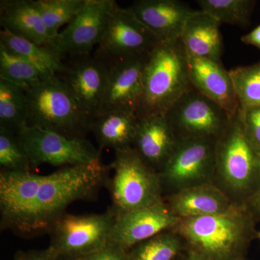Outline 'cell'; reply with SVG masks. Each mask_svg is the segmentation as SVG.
<instances>
[{"instance_id": "6da1fadb", "label": "cell", "mask_w": 260, "mask_h": 260, "mask_svg": "<svg viewBox=\"0 0 260 260\" xmlns=\"http://www.w3.org/2000/svg\"><path fill=\"white\" fill-rule=\"evenodd\" d=\"M107 167L101 160L87 165L60 168L44 175L20 236L34 237L49 232L72 203L91 200L107 184Z\"/></svg>"}, {"instance_id": "7a4b0ae2", "label": "cell", "mask_w": 260, "mask_h": 260, "mask_svg": "<svg viewBox=\"0 0 260 260\" xmlns=\"http://www.w3.org/2000/svg\"><path fill=\"white\" fill-rule=\"evenodd\" d=\"M192 87L180 39L160 42L149 54L142 80L138 119L165 114Z\"/></svg>"}, {"instance_id": "3957f363", "label": "cell", "mask_w": 260, "mask_h": 260, "mask_svg": "<svg viewBox=\"0 0 260 260\" xmlns=\"http://www.w3.org/2000/svg\"><path fill=\"white\" fill-rule=\"evenodd\" d=\"M174 230L208 260L230 259L255 235L254 217L244 205L218 215L181 218Z\"/></svg>"}, {"instance_id": "277c9868", "label": "cell", "mask_w": 260, "mask_h": 260, "mask_svg": "<svg viewBox=\"0 0 260 260\" xmlns=\"http://www.w3.org/2000/svg\"><path fill=\"white\" fill-rule=\"evenodd\" d=\"M214 174L242 205L260 189V150L246 134L240 109L217 140Z\"/></svg>"}, {"instance_id": "5b68a950", "label": "cell", "mask_w": 260, "mask_h": 260, "mask_svg": "<svg viewBox=\"0 0 260 260\" xmlns=\"http://www.w3.org/2000/svg\"><path fill=\"white\" fill-rule=\"evenodd\" d=\"M25 93L28 99V126L79 138H85L90 131V121L57 75L44 78L25 90Z\"/></svg>"}, {"instance_id": "8992f818", "label": "cell", "mask_w": 260, "mask_h": 260, "mask_svg": "<svg viewBox=\"0 0 260 260\" xmlns=\"http://www.w3.org/2000/svg\"><path fill=\"white\" fill-rule=\"evenodd\" d=\"M109 168L114 175L107 183L116 215L162 203L160 174L133 148L115 152Z\"/></svg>"}, {"instance_id": "52a82bcc", "label": "cell", "mask_w": 260, "mask_h": 260, "mask_svg": "<svg viewBox=\"0 0 260 260\" xmlns=\"http://www.w3.org/2000/svg\"><path fill=\"white\" fill-rule=\"evenodd\" d=\"M32 169L42 164L61 168L87 165L101 160L102 150L85 138L27 126L17 135Z\"/></svg>"}, {"instance_id": "ba28073f", "label": "cell", "mask_w": 260, "mask_h": 260, "mask_svg": "<svg viewBox=\"0 0 260 260\" xmlns=\"http://www.w3.org/2000/svg\"><path fill=\"white\" fill-rule=\"evenodd\" d=\"M116 216L111 208L100 214L66 213L53 223L48 232L50 245L59 255L82 258L92 254L112 242Z\"/></svg>"}, {"instance_id": "9c48e42d", "label": "cell", "mask_w": 260, "mask_h": 260, "mask_svg": "<svg viewBox=\"0 0 260 260\" xmlns=\"http://www.w3.org/2000/svg\"><path fill=\"white\" fill-rule=\"evenodd\" d=\"M164 115L178 140H218L232 120L220 106L193 86Z\"/></svg>"}, {"instance_id": "30bf717a", "label": "cell", "mask_w": 260, "mask_h": 260, "mask_svg": "<svg viewBox=\"0 0 260 260\" xmlns=\"http://www.w3.org/2000/svg\"><path fill=\"white\" fill-rule=\"evenodd\" d=\"M160 42L129 7L116 3L95 54L106 60L150 54Z\"/></svg>"}, {"instance_id": "8fae6325", "label": "cell", "mask_w": 260, "mask_h": 260, "mask_svg": "<svg viewBox=\"0 0 260 260\" xmlns=\"http://www.w3.org/2000/svg\"><path fill=\"white\" fill-rule=\"evenodd\" d=\"M109 62L97 54L69 58L57 76L91 124L103 111Z\"/></svg>"}, {"instance_id": "7c38bea8", "label": "cell", "mask_w": 260, "mask_h": 260, "mask_svg": "<svg viewBox=\"0 0 260 260\" xmlns=\"http://www.w3.org/2000/svg\"><path fill=\"white\" fill-rule=\"evenodd\" d=\"M114 0H85L78 15L58 34L50 46L63 58L91 54L102 42Z\"/></svg>"}, {"instance_id": "4fadbf2b", "label": "cell", "mask_w": 260, "mask_h": 260, "mask_svg": "<svg viewBox=\"0 0 260 260\" xmlns=\"http://www.w3.org/2000/svg\"><path fill=\"white\" fill-rule=\"evenodd\" d=\"M217 140H181L160 170L161 181L181 189L208 182L215 169Z\"/></svg>"}, {"instance_id": "5bb4252c", "label": "cell", "mask_w": 260, "mask_h": 260, "mask_svg": "<svg viewBox=\"0 0 260 260\" xmlns=\"http://www.w3.org/2000/svg\"><path fill=\"white\" fill-rule=\"evenodd\" d=\"M148 56L140 54L107 60L109 68L102 112L124 111L136 114Z\"/></svg>"}, {"instance_id": "9a60e30c", "label": "cell", "mask_w": 260, "mask_h": 260, "mask_svg": "<svg viewBox=\"0 0 260 260\" xmlns=\"http://www.w3.org/2000/svg\"><path fill=\"white\" fill-rule=\"evenodd\" d=\"M164 202L158 204L117 214L112 242L126 250L150 238L174 229L181 220Z\"/></svg>"}, {"instance_id": "2e32d148", "label": "cell", "mask_w": 260, "mask_h": 260, "mask_svg": "<svg viewBox=\"0 0 260 260\" xmlns=\"http://www.w3.org/2000/svg\"><path fill=\"white\" fill-rule=\"evenodd\" d=\"M129 8L160 42L180 39L186 21L197 10L178 0H138Z\"/></svg>"}, {"instance_id": "e0dca14e", "label": "cell", "mask_w": 260, "mask_h": 260, "mask_svg": "<svg viewBox=\"0 0 260 260\" xmlns=\"http://www.w3.org/2000/svg\"><path fill=\"white\" fill-rule=\"evenodd\" d=\"M187 67L192 86L234 117L239 102L230 73L223 64L187 55Z\"/></svg>"}, {"instance_id": "ac0fdd59", "label": "cell", "mask_w": 260, "mask_h": 260, "mask_svg": "<svg viewBox=\"0 0 260 260\" xmlns=\"http://www.w3.org/2000/svg\"><path fill=\"white\" fill-rule=\"evenodd\" d=\"M178 141L165 115L157 114L139 119L133 148L149 167L161 170Z\"/></svg>"}, {"instance_id": "d6986e66", "label": "cell", "mask_w": 260, "mask_h": 260, "mask_svg": "<svg viewBox=\"0 0 260 260\" xmlns=\"http://www.w3.org/2000/svg\"><path fill=\"white\" fill-rule=\"evenodd\" d=\"M233 205L223 190L209 182L181 189L169 200V208L180 218L218 215Z\"/></svg>"}, {"instance_id": "ffe728a7", "label": "cell", "mask_w": 260, "mask_h": 260, "mask_svg": "<svg viewBox=\"0 0 260 260\" xmlns=\"http://www.w3.org/2000/svg\"><path fill=\"white\" fill-rule=\"evenodd\" d=\"M220 25L211 15L197 10L186 21L180 38L186 54L222 64Z\"/></svg>"}, {"instance_id": "44dd1931", "label": "cell", "mask_w": 260, "mask_h": 260, "mask_svg": "<svg viewBox=\"0 0 260 260\" xmlns=\"http://www.w3.org/2000/svg\"><path fill=\"white\" fill-rule=\"evenodd\" d=\"M0 25L3 30L39 45L50 47L52 44L32 0H1Z\"/></svg>"}, {"instance_id": "7402d4cb", "label": "cell", "mask_w": 260, "mask_h": 260, "mask_svg": "<svg viewBox=\"0 0 260 260\" xmlns=\"http://www.w3.org/2000/svg\"><path fill=\"white\" fill-rule=\"evenodd\" d=\"M138 116L124 111L102 112L90 124L99 145V150L112 148L114 151L133 148L138 127Z\"/></svg>"}, {"instance_id": "603a6c76", "label": "cell", "mask_w": 260, "mask_h": 260, "mask_svg": "<svg viewBox=\"0 0 260 260\" xmlns=\"http://www.w3.org/2000/svg\"><path fill=\"white\" fill-rule=\"evenodd\" d=\"M0 44L10 52L31 63L45 77L57 75L64 67L63 58L50 47L39 45L3 29L0 31Z\"/></svg>"}, {"instance_id": "cb8c5ba5", "label": "cell", "mask_w": 260, "mask_h": 260, "mask_svg": "<svg viewBox=\"0 0 260 260\" xmlns=\"http://www.w3.org/2000/svg\"><path fill=\"white\" fill-rule=\"evenodd\" d=\"M28 107L25 90L0 79V129L18 135L28 126Z\"/></svg>"}, {"instance_id": "d4e9b609", "label": "cell", "mask_w": 260, "mask_h": 260, "mask_svg": "<svg viewBox=\"0 0 260 260\" xmlns=\"http://www.w3.org/2000/svg\"><path fill=\"white\" fill-rule=\"evenodd\" d=\"M42 17L49 37L54 40L59 29L78 15L85 0H32Z\"/></svg>"}, {"instance_id": "484cf974", "label": "cell", "mask_w": 260, "mask_h": 260, "mask_svg": "<svg viewBox=\"0 0 260 260\" xmlns=\"http://www.w3.org/2000/svg\"><path fill=\"white\" fill-rule=\"evenodd\" d=\"M46 78L31 63L10 52L0 44V79L26 90Z\"/></svg>"}, {"instance_id": "4316f807", "label": "cell", "mask_w": 260, "mask_h": 260, "mask_svg": "<svg viewBox=\"0 0 260 260\" xmlns=\"http://www.w3.org/2000/svg\"><path fill=\"white\" fill-rule=\"evenodd\" d=\"M200 10L218 20L237 26H246L249 23L255 1L251 0H198Z\"/></svg>"}, {"instance_id": "83f0119b", "label": "cell", "mask_w": 260, "mask_h": 260, "mask_svg": "<svg viewBox=\"0 0 260 260\" xmlns=\"http://www.w3.org/2000/svg\"><path fill=\"white\" fill-rule=\"evenodd\" d=\"M239 102V109L245 110L260 107V62L238 67L229 71Z\"/></svg>"}, {"instance_id": "f1b7e54d", "label": "cell", "mask_w": 260, "mask_h": 260, "mask_svg": "<svg viewBox=\"0 0 260 260\" xmlns=\"http://www.w3.org/2000/svg\"><path fill=\"white\" fill-rule=\"evenodd\" d=\"M179 249L177 236L162 232L129 249L127 260H173Z\"/></svg>"}, {"instance_id": "f546056e", "label": "cell", "mask_w": 260, "mask_h": 260, "mask_svg": "<svg viewBox=\"0 0 260 260\" xmlns=\"http://www.w3.org/2000/svg\"><path fill=\"white\" fill-rule=\"evenodd\" d=\"M0 167L2 171L30 172L32 167L18 137L8 130L0 129Z\"/></svg>"}, {"instance_id": "4dcf8cb0", "label": "cell", "mask_w": 260, "mask_h": 260, "mask_svg": "<svg viewBox=\"0 0 260 260\" xmlns=\"http://www.w3.org/2000/svg\"><path fill=\"white\" fill-rule=\"evenodd\" d=\"M240 113L246 134L260 150V107L249 108L245 110L240 109Z\"/></svg>"}, {"instance_id": "1f68e13d", "label": "cell", "mask_w": 260, "mask_h": 260, "mask_svg": "<svg viewBox=\"0 0 260 260\" xmlns=\"http://www.w3.org/2000/svg\"><path fill=\"white\" fill-rule=\"evenodd\" d=\"M128 250L114 243H109L92 254L80 258V260H127Z\"/></svg>"}, {"instance_id": "d6a6232c", "label": "cell", "mask_w": 260, "mask_h": 260, "mask_svg": "<svg viewBox=\"0 0 260 260\" xmlns=\"http://www.w3.org/2000/svg\"><path fill=\"white\" fill-rule=\"evenodd\" d=\"M59 256L53 246L41 250L20 251L15 254L13 260H56Z\"/></svg>"}, {"instance_id": "836d02e7", "label": "cell", "mask_w": 260, "mask_h": 260, "mask_svg": "<svg viewBox=\"0 0 260 260\" xmlns=\"http://www.w3.org/2000/svg\"><path fill=\"white\" fill-rule=\"evenodd\" d=\"M244 205H245L254 219H260V189L254 193Z\"/></svg>"}, {"instance_id": "e575fe53", "label": "cell", "mask_w": 260, "mask_h": 260, "mask_svg": "<svg viewBox=\"0 0 260 260\" xmlns=\"http://www.w3.org/2000/svg\"><path fill=\"white\" fill-rule=\"evenodd\" d=\"M241 41L246 45L254 46L260 49V25L249 34L243 36Z\"/></svg>"}, {"instance_id": "d590c367", "label": "cell", "mask_w": 260, "mask_h": 260, "mask_svg": "<svg viewBox=\"0 0 260 260\" xmlns=\"http://www.w3.org/2000/svg\"><path fill=\"white\" fill-rule=\"evenodd\" d=\"M187 260H208L206 259V258L204 257L200 254H198V253L195 252V251H192V252L190 253L189 254V257H188Z\"/></svg>"}, {"instance_id": "8d00e7d4", "label": "cell", "mask_w": 260, "mask_h": 260, "mask_svg": "<svg viewBox=\"0 0 260 260\" xmlns=\"http://www.w3.org/2000/svg\"><path fill=\"white\" fill-rule=\"evenodd\" d=\"M56 260H80V258L70 257L68 256L59 255Z\"/></svg>"}, {"instance_id": "74e56055", "label": "cell", "mask_w": 260, "mask_h": 260, "mask_svg": "<svg viewBox=\"0 0 260 260\" xmlns=\"http://www.w3.org/2000/svg\"><path fill=\"white\" fill-rule=\"evenodd\" d=\"M257 237L259 238L260 239V232L258 233L257 234Z\"/></svg>"}]
</instances>
